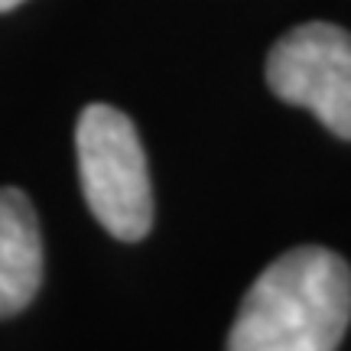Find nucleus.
<instances>
[{"instance_id":"obj_5","label":"nucleus","mask_w":351,"mask_h":351,"mask_svg":"<svg viewBox=\"0 0 351 351\" xmlns=\"http://www.w3.org/2000/svg\"><path fill=\"white\" fill-rule=\"evenodd\" d=\"M16 3H23V0H0V13H7V10H13Z\"/></svg>"},{"instance_id":"obj_1","label":"nucleus","mask_w":351,"mask_h":351,"mask_svg":"<svg viewBox=\"0 0 351 351\" xmlns=\"http://www.w3.org/2000/svg\"><path fill=\"white\" fill-rule=\"evenodd\" d=\"M348 322V263L326 247H296L254 280L228 351H335Z\"/></svg>"},{"instance_id":"obj_3","label":"nucleus","mask_w":351,"mask_h":351,"mask_svg":"<svg viewBox=\"0 0 351 351\" xmlns=\"http://www.w3.org/2000/svg\"><path fill=\"white\" fill-rule=\"evenodd\" d=\"M267 85L351 140V33L332 23L289 29L267 56Z\"/></svg>"},{"instance_id":"obj_4","label":"nucleus","mask_w":351,"mask_h":351,"mask_svg":"<svg viewBox=\"0 0 351 351\" xmlns=\"http://www.w3.org/2000/svg\"><path fill=\"white\" fill-rule=\"evenodd\" d=\"M43 283L36 212L20 189H0V319L26 309Z\"/></svg>"},{"instance_id":"obj_2","label":"nucleus","mask_w":351,"mask_h":351,"mask_svg":"<svg viewBox=\"0 0 351 351\" xmlns=\"http://www.w3.org/2000/svg\"><path fill=\"white\" fill-rule=\"evenodd\" d=\"M82 189L91 215L117 241L147 238L153 189L137 127L111 104H88L75 127Z\"/></svg>"}]
</instances>
